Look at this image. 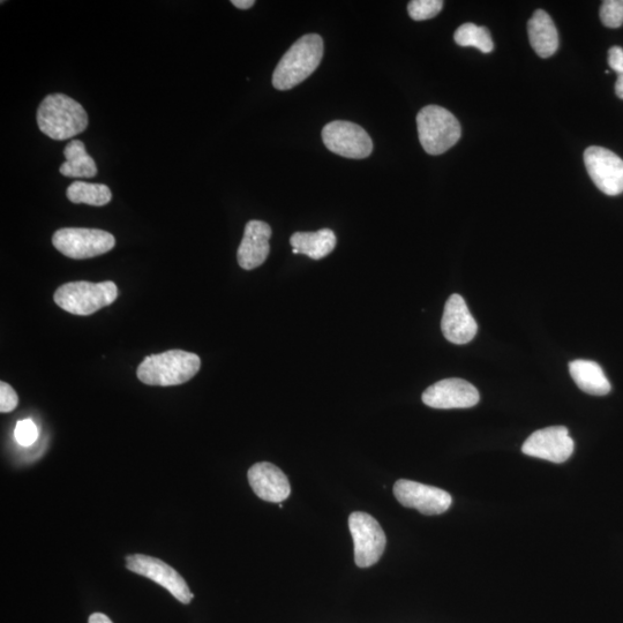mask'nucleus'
<instances>
[{
    "label": "nucleus",
    "instance_id": "nucleus-24",
    "mask_svg": "<svg viewBox=\"0 0 623 623\" xmlns=\"http://www.w3.org/2000/svg\"><path fill=\"white\" fill-rule=\"evenodd\" d=\"M600 20L609 28L623 25V0H606L600 9Z\"/></svg>",
    "mask_w": 623,
    "mask_h": 623
},
{
    "label": "nucleus",
    "instance_id": "nucleus-12",
    "mask_svg": "<svg viewBox=\"0 0 623 623\" xmlns=\"http://www.w3.org/2000/svg\"><path fill=\"white\" fill-rule=\"evenodd\" d=\"M522 452L536 459L564 463L574 453V441L566 427H547L532 433L524 442Z\"/></svg>",
    "mask_w": 623,
    "mask_h": 623
},
{
    "label": "nucleus",
    "instance_id": "nucleus-2",
    "mask_svg": "<svg viewBox=\"0 0 623 623\" xmlns=\"http://www.w3.org/2000/svg\"><path fill=\"white\" fill-rule=\"evenodd\" d=\"M198 355L183 350H170L148 356L138 367L137 375L142 384L170 387L183 385L200 371Z\"/></svg>",
    "mask_w": 623,
    "mask_h": 623
},
{
    "label": "nucleus",
    "instance_id": "nucleus-18",
    "mask_svg": "<svg viewBox=\"0 0 623 623\" xmlns=\"http://www.w3.org/2000/svg\"><path fill=\"white\" fill-rule=\"evenodd\" d=\"M569 372L577 387L584 393L604 396L611 392V384L602 366L592 360L577 359L569 364Z\"/></svg>",
    "mask_w": 623,
    "mask_h": 623
},
{
    "label": "nucleus",
    "instance_id": "nucleus-3",
    "mask_svg": "<svg viewBox=\"0 0 623 623\" xmlns=\"http://www.w3.org/2000/svg\"><path fill=\"white\" fill-rule=\"evenodd\" d=\"M324 57V41L318 34H309L292 45L273 74V86L277 90H289L302 84L318 69Z\"/></svg>",
    "mask_w": 623,
    "mask_h": 623
},
{
    "label": "nucleus",
    "instance_id": "nucleus-11",
    "mask_svg": "<svg viewBox=\"0 0 623 623\" xmlns=\"http://www.w3.org/2000/svg\"><path fill=\"white\" fill-rule=\"evenodd\" d=\"M394 494L402 506L429 516L446 513L453 502L448 492L408 479H401L395 484Z\"/></svg>",
    "mask_w": 623,
    "mask_h": 623
},
{
    "label": "nucleus",
    "instance_id": "nucleus-20",
    "mask_svg": "<svg viewBox=\"0 0 623 623\" xmlns=\"http://www.w3.org/2000/svg\"><path fill=\"white\" fill-rule=\"evenodd\" d=\"M66 162L59 171L69 178H94L97 175L96 163L87 153L84 142L72 140L64 149Z\"/></svg>",
    "mask_w": 623,
    "mask_h": 623
},
{
    "label": "nucleus",
    "instance_id": "nucleus-13",
    "mask_svg": "<svg viewBox=\"0 0 623 623\" xmlns=\"http://www.w3.org/2000/svg\"><path fill=\"white\" fill-rule=\"evenodd\" d=\"M480 400L477 388L462 379H446L427 388L423 402L433 409H468Z\"/></svg>",
    "mask_w": 623,
    "mask_h": 623
},
{
    "label": "nucleus",
    "instance_id": "nucleus-14",
    "mask_svg": "<svg viewBox=\"0 0 623 623\" xmlns=\"http://www.w3.org/2000/svg\"><path fill=\"white\" fill-rule=\"evenodd\" d=\"M441 329L446 339L457 345L467 344L475 339L478 325L462 296L453 295L447 300Z\"/></svg>",
    "mask_w": 623,
    "mask_h": 623
},
{
    "label": "nucleus",
    "instance_id": "nucleus-7",
    "mask_svg": "<svg viewBox=\"0 0 623 623\" xmlns=\"http://www.w3.org/2000/svg\"><path fill=\"white\" fill-rule=\"evenodd\" d=\"M349 529L355 545V561L360 568H369L380 560L386 549V535L379 522L369 514L354 513Z\"/></svg>",
    "mask_w": 623,
    "mask_h": 623
},
{
    "label": "nucleus",
    "instance_id": "nucleus-22",
    "mask_svg": "<svg viewBox=\"0 0 623 623\" xmlns=\"http://www.w3.org/2000/svg\"><path fill=\"white\" fill-rule=\"evenodd\" d=\"M454 40L461 47H474L483 54H490L494 44L490 30L475 24H464L456 30Z\"/></svg>",
    "mask_w": 623,
    "mask_h": 623
},
{
    "label": "nucleus",
    "instance_id": "nucleus-8",
    "mask_svg": "<svg viewBox=\"0 0 623 623\" xmlns=\"http://www.w3.org/2000/svg\"><path fill=\"white\" fill-rule=\"evenodd\" d=\"M322 140L330 152L347 159H366L373 150L372 139L363 127L343 120L327 124L322 130Z\"/></svg>",
    "mask_w": 623,
    "mask_h": 623
},
{
    "label": "nucleus",
    "instance_id": "nucleus-16",
    "mask_svg": "<svg viewBox=\"0 0 623 623\" xmlns=\"http://www.w3.org/2000/svg\"><path fill=\"white\" fill-rule=\"evenodd\" d=\"M270 237L272 228L266 222L253 220L247 223L237 252L239 266L245 270H252L264 264L270 251Z\"/></svg>",
    "mask_w": 623,
    "mask_h": 623
},
{
    "label": "nucleus",
    "instance_id": "nucleus-26",
    "mask_svg": "<svg viewBox=\"0 0 623 623\" xmlns=\"http://www.w3.org/2000/svg\"><path fill=\"white\" fill-rule=\"evenodd\" d=\"M609 65L611 69L618 74L617 82H615V94L619 99L623 100V49L613 47L609 51Z\"/></svg>",
    "mask_w": 623,
    "mask_h": 623
},
{
    "label": "nucleus",
    "instance_id": "nucleus-29",
    "mask_svg": "<svg viewBox=\"0 0 623 623\" xmlns=\"http://www.w3.org/2000/svg\"><path fill=\"white\" fill-rule=\"evenodd\" d=\"M88 623H114V622H112L105 614L94 613L90 615Z\"/></svg>",
    "mask_w": 623,
    "mask_h": 623
},
{
    "label": "nucleus",
    "instance_id": "nucleus-6",
    "mask_svg": "<svg viewBox=\"0 0 623 623\" xmlns=\"http://www.w3.org/2000/svg\"><path fill=\"white\" fill-rule=\"evenodd\" d=\"M52 244L67 258L84 260L110 252L116 239L100 229L64 228L55 232Z\"/></svg>",
    "mask_w": 623,
    "mask_h": 623
},
{
    "label": "nucleus",
    "instance_id": "nucleus-15",
    "mask_svg": "<svg viewBox=\"0 0 623 623\" xmlns=\"http://www.w3.org/2000/svg\"><path fill=\"white\" fill-rule=\"evenodd\" d=\"M249 482L253 492L268 502L281 504L291 493L288 477L272 463L254 464L249 470Z\"/></svg>",
    "mask_w": 623,
    "mask_h": 623
},
{
    "label": "nucleus",
    "instance_id": "nucleus-4",
    "mask_svg": "<svg viewBox=\"0 0 623 623\" xmlns=\"http://www.w3.org/2000/svg\"><path fill=\"white\" fill-rule=\"evenodd\" d=\"M417 129L420 144L430 155H441L454 147L461 139L459 120L447 109L427 105L419 111Z\"/></svg>",
    "mask_w": 623,
    "mask_h": 623
},
{
    "label": "nucleus",
    "instance_id": "nucleus-9",
    "mask_svg": "<svg viewBox=\"0 0 623 623\" xmlns=\"http://www.w3.org/2000/svg\"><path fill=\"white\" fill-rule=\"evenodd\" d=\"M126 567L132 573L147 577L167 589L178 602L190 604L194 595L182 576L160 559L144 554H133L126 558Z\"/></svg>",
    "mask_w": 623,
    "mask_h": 623
},
{
    "label": "nucleus",
    "instance_id": "nucleus-27",
    "mask_svg": "<svg viewBox=\"0 0 623 623\" xmlns=\"http://www.w3.org/2000/svg\"><path fill=\"white\" fill-rule=\"evenodd\" d=\"M19 397L15 390L6 382H0V412L9 414L18 407Z\"/></svg>",
    "mask_w": 623,
    "mask_h": 623
},
{
    "label": "nucleus",
    "instance_id": "nucleus-25",
    "mask_svg": "<svg viewBox=\"0 0 623 623\" xmlns=\"http://www.w3.org/2000/svg\"><path fill=\"white\" fill-rule=\"evenodd\" d=\"M14 437L20 446L29 447L34 445L39 438V430H37L33 420H20L15 426Z\"/></svg>",
    "mask_w": 623,
    "mask_h": 623
},
{
    "label": "nucleus",
    "instance_id": "nucleus-5",
    "mask_svg": "<svg viewBox=\"0 0 623 623\" xmlns=\"http://www.w3.org/2000/svg\"><path fill=\"white\" fill-rule=\"evenodd\" d=\"M117 297L118 288L114 282L80 281L63 284L56 290L54 299L60 309L86 317L116 302Z\"/></svg>",
    "mask_w": 623,
    "mask_h": 623
},
{
    "label": "nucleus",
    "instance_id": "nucleus-19",
    "mask_svg": "<svg viewBox=\"0 0 623 623\" xmlns=\"http://www.w3.org/2000/svg\"><path fill=\"white\" fill-rule=\"evenodd\" d=\"M295 254H305L313 260L324 259L335 249L337 239L333 230L317 232H296L290 238Z\"/></svg>",
    "mask_w": 623,
    "mask_h": 623
},
{
    "label": "nucleus",
    "instance_id": "nucleus-21",
    "mask_svg": "<svg viewBox=\"0 0 623 623\" xmlns=\"http://www.w3.org/2000/svg\"><path fill=\"white\" fill-rule=\"evenodd\" d=\"M67 198L73 204L103 207L111 201L112 193L107 185L74 182L67 189Z\"/></svg>",
    "mask_w": 623,
    "mask_h": 623
},
{
    "label": "nucleus",
    "instance_id": "nucleus-17",
    "mask_svg": "<svg viewBox=\"0 0 623 623\" xmlns=\"http://www.w3.org/2000/svg\"><path fill=\"white\" fill-rule=\"evenodd\" d=\"M528 34L532 49L540 58H550L559 48V34L550 15L537 10L528 22Z\"/></svg>",
    "mask_w": 623,
    "mask_h": 623
},
{
    "label": "nucleus",
    "instance_id": "nucleus-28",
    "mask_svg": "<svg viewBox=\"0 0 623 623\" xmlns=\"http://www.w3.org/2000/svg\"><path fill=\"white\" fill-rule=\"evenodd\" d=\"M232 5H235L237 9L249 10L255 4L254 0H232Z\"/></svg>",
    "mask_w": 623,
    "mask_h": 623
},
{
    "label": "nucleus",
    "instance_id": "nucleus-1",
    "mask_svg": "<svg viewBox=\"0 0 623 623\" xmlns=\"http://www.w3.org/2000/svg\"><path fill=\"white\" fill-rule=\"evenodd\" d=\"M37 125L52 140L64 141L86 131L88 115L72 97L52 94L45 97L37 110Z\"/></svg>",
    "mask_w": 623,
    "mask_h": 623
},
{
    "label": "nucleus",
    "instance_id": "nucleus-10",
    "mask_svg": "<svg viewBox=\"0 0 623 623\" xmlns=\"http://www.w3.org/2000/svg\"><path fill=\"white\" fill-rule=\"evenodd\" d=\"M585 168L603 193L617 197L623 193V161L611 150L592 146L584 152Z\"/></svg>",
    "mask_w": 623,
    "mask_h": 623
},
{
    "label": "nucleus",
    "instance_id": "nucleus-23",
    "mask_svg": "<svg viewBox=\"0 0 623 623\" xmlns=\"http://www.w3.org/2000/svg\"><path fill=\"white\" fill-rule=\"evenodd\" d=\"M444 2L441 0H412L408 5L411 19L415 21L430 20L441 12Z\"/></svg>",
    "mask_w": 623,
    "mask_h": 623
}]
</instances>
